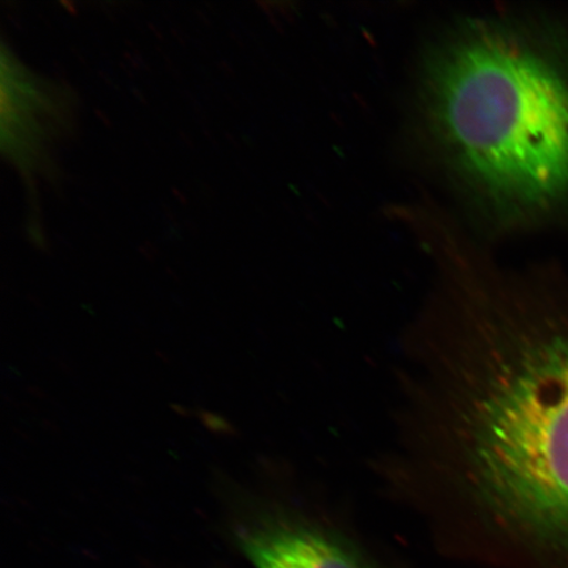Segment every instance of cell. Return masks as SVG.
<instances>
[{
  "label": "cell",
  "mask_w": 568,
  "mask_h": 568,
  "mask_svg": "<svg viewBox=\"0 0 568 568\" xmlns=\"http://www.w3.org/2000/svg\"><path fill=\"white\" fill-rule=\"evenodd\" d=\"M433 152L493 226L568 191V77L517 21H459L432 47L418 92Z\"/></svg>",
  "instance_id": "7a4b0ae2"
},
{
  "label": "cell",
  "mask_w": 568,
  "mask_h": 568,
  "mask_svg": "<svg viewBox=\"0 0 568 568\" xmlns=\"http://www.w3.org/2000/svg\"><path fill=\"white\" fill-rule=\"evenodd\" d=\"M457 283L481 326L454 406L467 491L568 551V291L527 287L487 255Z\"/></svg>",
  "instance_id": "6da1fadb"
},
{
  "label": "cell",
  "mask_w": 568,
  "mask_h": 568,
  "mask_svg": "<svg viewBox=\"0 0 568 568\" xmlns=\"http://www.w3.org/2000/svg\"><path fill=\"white\" fill-rule=\"evenodd\" d=\"M255 568H366L337 539L296 525H275L244 538Z\"/></svg>",
  "instance_id": "3957f363"
}]
</instances>
